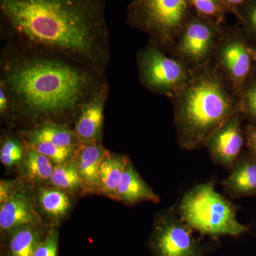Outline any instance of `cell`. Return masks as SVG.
<instances>
[{
	"label": "cell",
	"instance_id": "6da1fadb",
	"mask_svg": "<svg viewBox=\"0 0 256 256\" xmlns=\"http://www.w3.org/2000/svg\"><path fill=\"white\" fill-rule=\"evenodd\" d=\"M108 84L106 73L40 47L3 42L0 85L13 106V122L28 130L46 122L72 127L82 106Z\"/></svg>",
	"mask_w": 256,
	"mask_h": 256
},
{
	"label": "cell",
	"instance_id": "7a4b0ae2",
	"mask_svg": "<svg viewBox=\"0 0 256 256\" xmlns=\"http://www.w3.org/2000/svg\"><path fill=\"white\" fill-rule=\"evenodd\" d=\"M106 0H0V36L58 52L106 73Z\"/></svg>",
	"mask_w": 256,
	"mask_h": 256
},
{
	"label": "cell",
	"instance_id": "3957f363",
	"mask_svg": "<svg viewBox=\"0 0 256 256\" xmlns=\"http://www.w3.org/2000/svg\"><path fill=\"white\" fill-rule=\"evenodd\" d=\"M170 99L176 140L188 151L204 148L208 138L240 112L238 94L212 64L194 70L188 82Z\"/></svg>",
	"mask_w": 256,
	"mask_h": 256
},
{
	"label": "cell",
	"instance_id": "277c9868",
	"mask_svg": "<svg viewBox=\"0 0 256 256\" xmlns=\"http://www.w3.org/2000/svg\"><path fill=\"white\" fill-rule=\"evenodd\" d=\"M176 210L194 230L214 239L240 236L250 228L239 222L238 208L216 190L213 182L192 188L184 195Z\"/></svg>",
	"mask_w": 256,
	"mask_h": 256
},
{
	"label": "cell",
	"instance_id": "5b68a950",
	"mask_svg": "<svg viewBox=\"0 0 256 256\" xmlns=\"http://www.w3.org/2000/svg\"><path fill=\"white\" fill-rule=\"evenodd\" d=\"M192 12L188 0H132L126 12V23L169 53Z\"/></svg>",
	"mask_w": 256,
	"mask_h": 256
},
{
	"label": "cell",
	"instance_id": "8992f818",
	"mask_svg": "<svg viewBox=\"0 0 256 256\" xmlns=\"http://www.w3.org/2000/svg\"><path fill=\"white\" fill-rule=\"evenodd\" d=\"M136 64L142 86L170 98L188 82L193 72L181 60L150 42L138 50Z\"/></svg>",
	"mask_w": 256,
	"mask_h": 256
},
{
	"label": "cell",
	"instance_id": "52a82bcc",
	"mask_svg": "<svg viewBox=\"0 0 256 256\" xmlns=\"http://www.w3.org/2000/svg\"><path fill=\"white\" fill-rule=\"evenodd\" d=\"M223 28L222 24L193 11L180 30L169 54L192 72L206 66L213 60Z\"/></svg>",
	"mask_w": 256,
	"mask_h": 256
},
{
	"label": "cell",
	"instance_id": "ba28073f",
	"mask_svg": "<svg viewBox=\"0 0 256 256\" xmlns=\"http://www.w3.org/2000/svg\"><path fill=\"white\" fill-rule=\"evenodd\" d=\"M194 232L176 208L162 210L154 218L150 239L153 256H204L208 249L195 238Z\"/></svg>",
	"mask_w": 256,
	"mask_h": 256
},
{
	"label": "cell",
	"instance_id": "9c48e42d",
	"mask_svg": "<svg viewBox=\"0 0 256 256\" xmlns=\"http://www.w3.org/2000/svg\"><path fill=\"white\" fill-rule=\"evenodd\" d=\"M212 64L238 95L252 70V45L240 24L224 26Z\"/></svg>",
	"mask_w": 256,
	"mask_h": 256
},
{
	"label": "cell",
	"instance_id": "30bf717a",
	"mask_svg": "<svg viewBox=\"0 0 256 256\" xmlns=\"http://www.w3.org/2000/svg\"><path fill=\"white\" fill-rule=\"evenodd\" d=\"M242 112L234 114L207 140L204 148L214 162L230 170L244 152L245 133Z\"/></svg>",
	"mask_w": 256,
	"mask_h": 256
},
{
	"label": "cell",
	"instance_id": "8fae6325",
	"mask_svg": "<svg viewBox=\"0 0 256 256\" xmlns=\"http://www.w3.org/2000/svg\"><path fill=\"white\" fill-rule=\"evenodd\" d=\"M109 92L110 86L107 84L80 109L72 128L82 144L100 141Z\"/></svg>",
	"mask_w": 256,
	"mask_h": 256
},
{
	"label": "cell",
	"instance_id": "7c38bea8",
	"mask_svg": "<svg viewBox=\"0 0 256 256\" xmlns=\"http://www.w3.org/2000/svg\"><path fill=\"white\" fill-rule=\"evenodd\" d=\"M220 184L233 200L256 196V158L244 150Z\"/></svg>",
	"mask_w": 256,
	"mask_h": 256
},
{
	"label": "cell",
	"instance_id": "4fadbf2b",
	"mask_svg": "<svg viewBox=\"0 0 256 256\" xmlns=\"http://www.w3.org/2000/svg\"><path fill=\"white\" fill-rule=\"evenodd\" d=\"M40 217L32 197L16 190L0 207V228L10 230L36 226Z\"/></svg>",
	"mask_w": 256,
	"mask_h": 256
},
{
	"label": "cell",
	"instance_id": "5bb4252c",
	"mask_svg": "<svg viewBox=\"0 0 256 256\" xmlns=\"http://www.w3.org/2000/svg\"><path fill=\"white\" fill-rule=\"evenodd\" d=\"M116 200L128 205L143 202L158 203L160 198L152 188L142 180L130 160L124 168V174L116 192Z\"/></svg>",
	"mask_w": 256,
	"mask_h": 256
},
{
	"label": "cell",
	"instance_id": "9a60e30c",
	"mask_svg": "<svg viewBox=\"0 0 256 256\" xmlns=\"http://www.w3.org/2000/svg\"><path fill=\"white\" fill-rule=\"evenodd\" d=\"M24 143L44 142L64 148L78 149L82 143L76 136L73 128L66 124L46 122L36 127L20 131Z\"/></svg>",
	"mask_w": 256,
	"mask_h": 256
},
{
	"label": "cell",
	"instance_id": "2e32d148",
	"mask_svg": "<svg viewBox=\"0 0 256 256\" xmlns=\"http://www.w3.org/2000/svg\"><path fill=\"white\" fill-rule=\"evenodd\" d=\"M108 152L100 141L82 144L79 146L76 164L82 184L88 190L100 188L99 172Z\"/></svg>",
	"mask_w": 256,
	"mask_h": 256
},
{
	"label": "cell",
	"instance_id": "e0dca14e",
	"mask_svg": "<svg viewBox=\"0 0 256 256\" xmlns=\"http://www.w3.org/2000/svg\"><path fill=\"white\" fill-rule=\"evenodd\" d=\"M129 160L128 156L122 154H110L108 153L100 164L99 190L105 194L116 198L117 188Z\"/></svg>",
	"mask_w": 256,
	"mask_h": 256
},
{
	"label": "cell",
	"instance_id": "ac0fdd59",
	"mask_svg": "<svg viewBox=\"0 0 256 256\" xmlns=\"http://www.w3.org/2000/svg\"><path fill=\"white\" fill-rule=\"evenodd\" d=\"M38 202L42 210L55 220L65 216L72 206L68 195L57 188H42L38 193Z\"/></svg>",
	"mask_w": 256,
	"mask_h": 256
},
{
	"label": "cell",
	"instance_id": "d6986e66",
	"mask_svg": "<svg viewBox=\"0 0 256 256\" xmlns=\"http://www.w3.org/2000/svg\"><path fill=\"white\" fill-rule=\"evenodd\" d=\"M26 148L23 158V168L26 176L34 181L50 180L54 170V163L32 148Z\"/></svg>",
	"mask_w": 256,
	"mask_h": 256
},
{
	"label": "cell",
	"instance_id": "ffe728a7",
	"mask_svg": "<svg viewBox=\"0 0 256 256\" xmlns=\"http://www.w3.org/2000/svg\"><path fill=\"white\" fill-rule=\"evenodd\" d=\"M50 182L56 188L63 191H74L80 188L82 182L76 161L72 160L55 166Z\"/></svg>",
	"mask_w": 256,
	"mask_h": 256
},
{
	"label": "cell",
	"instance_id": "44dd1931",
	"mask_svg": "<svg viewBox=\"0 0 256 256\" xmlns=\"http://www.w3.org/2000/svg\"><path fill=\"white\" fill-rule=\"evenodd\" d=\"M34 226H30L18 229L10 242L11 256H34L40 244V235Z\"/></svg>",
	"mask_w": 256,
	"mask_h": 256
},
{
	"label": "cell",
	"instance_id": "7402d4cb",
	"mask_svg": "<svg viewBox=\"0 0 256 256\" xmlns=\"http://www.w3.org/2000/svg\"><path fill=\"white\" fill-rule=\"evenodd\" d=\"M20 133V132H18ZM24 148H26L22 138L6 134L2 142L0 149V161L4 166H10L18 164L24 156Z\"/></svg>",
	"mask_w": 256,
	"mask_h": 256
},
{
	"label": "cell",
	"instance_id": "603a6c76",
	"mask_svg": "<svg viewBox=\"0 0 256 256\" xmlns=\"http://www.w3.org/2000/svg\"><path fill=\"white\" fill-rule=\"evenodd\" d=\"M236 18L248 40L256 46V0H248L238 8Z\"/></svg>",
	"mask_w": 256,
	"mask_h": 256
},
{
	"label": "cell",
	"instance_id": "cb8c5ba5",
	"mask_svg": "<svg viewBox=\"0 0 256 256\" xmlns=\"http://www.w3.org/2000/svg\"><path fill=\"white\" fill-rule=\"evenodd\" d=\"M25 146L32 148L40 154L48 158L54 164L58 165L66 162L68 159L72 158L77 149L64 148L54 146L48 142H34L25 143Z\"/></svg>",
	"mask_w": 256,
	"mask_h": 256
},
{
	"label": "cell",
	"instance_id": "d4e9b609",
	"mask_svg": "<svg viewBox=\"0 0 256 256\" xmlns=\"http://www.w3.org/2000/svg\"><path fill=\"white\" fill-rule=\"evenodd\" d=\"M239 107L248 122L256 124V79L250 78L238 94Z\"/></svg>",
	"mask_w": 256,
	"mask_h": 256
},
{
	"label": "cell",
	"instance_id": "484cf974",
	"mask_svg": "<svg viewBox=\"0 0 256 256\" xmlns=\"http://www.w3.org/2000/svg\"><path fill=\"white\" fill-rule=\"evenodd\" d=\"M188 2L197 14L223 24L227 12L220 0H188Z\"/></svg>",
	"mask_w": 256,
	"mask_h": 256
},
{
	"label": "cell",
	"instance_id": "4316f807",
	"mask_svg": "<svg viewBox=\"0 0 256 256\" xmlns=\"http://www.w3.org/2000/svg\"><path fill=\"white\" fill-rule=\"evenodd\" d=\"M58 234L55 230H50L43 242L38 244L33 256H57Z\"/></svg>",
	"mask_w": 256,
	"mask_h": 256
},
{
	"label": "cell",
	"instance_id": "83f0119b",
	"mask_svg": "<svg viewBox=\"0 0 256 256\" xmlns=\"http://www.w3.org/2000/svg\"><path fill=\"white\" fill-rule=\"evenodd\" d=\"M0 116L3 120L13 122V106L9 94L3 86L0 85Z\"/></svg>",
	"mask_w": 256,
	"mask_h": 256
},
{
	"label": "cell",
	"instance_id": "f1b7e54d",
	"mask_svg": "<svg viewBox=\"0 0 256 256\" xmlns=\"http://www.w3.org/2000/svg\"><path fill=\"white\" fill-rule=\"evenodd\" d=\"M246 150L256 158V124L248 122L244 126Z\"/></svg>",
	"mask_w": 256,
	"mask_h": 256
},
{
	"label": "cell",
	"instance_id": "f546056e",
	"mask_svg": "<svg viewBox=\"0 0 256 256\" xmlns=\"http://www.w3.org/2000/svg\"><path fill=\"white\" fill-rule=\"evenodd\" d=\"M16 182L14 181L2 180L0 183V202L4 203L15 192L18 190Z\"/></svg>",
	"mask_w": 256,
	"mask_h": 256
},
{
	"label": "cell",
	"instance_id": "4dcf8cb0",
	"mask_svg": "<svg viewBox=\"0 0 256 256\" xmlns=\"http://www.w3.org/2000/svg\"><path fill=\"white\" fill-rule=\"evenodd\" d=\"M248 0H220L227 13H232L236 18L238 8Z\"/></svg>",
	"mask_w": 256,
	"mask_h": 256
},
{
	"label": "cell",
	"instance_id": "1f68e13d",
	"mask_svg": "<svg viewBox=\"0 0 256 256\" xmlns=\"http://www.w3.org/2000/svg\"><path fill=\"white\" fill-rule=\"evenodd\" d=\"M252 77L256 79V46H252Z\"/></svg>",
	"mask_w": 256,
	"mask_h": 256
}]
</instances>
